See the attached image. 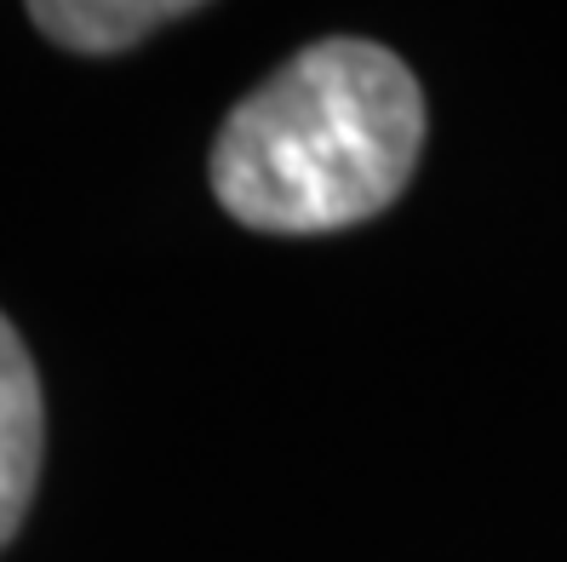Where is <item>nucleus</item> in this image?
<instances>
[{"label":"nucleus","instance_id":"f257e3e1","mask_svg":"<svg viewBox=\"0 0 567 562\" xmlns=\"http://www.w3.org/2000/svg\"><path fill=\"white\" fill-rule=\"evenodd\" d=\"M424 150V92L379 41H316L229 110L213 144L224 213L316 236L384 213Z\"/></svg>","mask_w":567,"mask_h":562},{"label":"nucleus","instance_id":"f03ea898","mask_svg":"<svg viewBox=\"0 0 567 562\" xmlns=\"http://www.w3.org/2000/svg\"><path fill=\"white\" fill-rule=\"evenodd\" d=\"M47 448V413H41V379L29 361L18 327L0 316V551L23 528V511L35 500Z\"/></svg>","mask_w":567,"mask_h":562},{"label":"nucleus","instance_id":"7ed1b4c3","mask_svg":"<svg viewBox=\"0 0 567 562\" xmlns=\"http://www.w3.org/2000/svg\"><path fill=\"white\" fill-rule=\"evenodd\" d=\"M189 12L184 0H41L29 7V23L70 52H126Z\"/></svg>","mask_w":567,"mask_h":562}]
</instances>
